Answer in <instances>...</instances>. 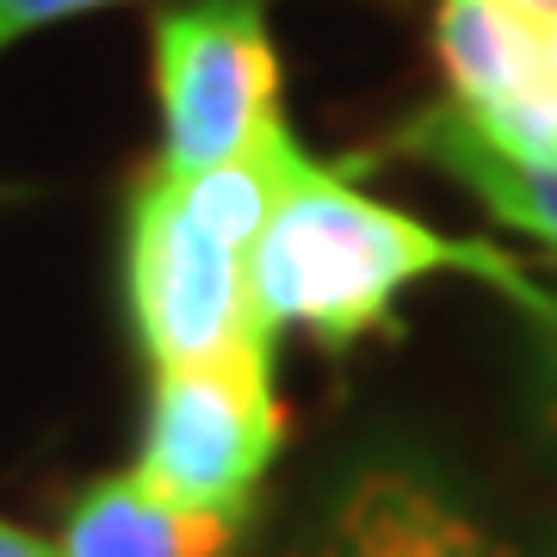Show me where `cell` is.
Wrapping results in <instances>:
<instances>
[{"mask_svg": "<svg viewBox=\"0 0 557 557\" xmlns=\"http://www.w3.org/2000/svg\"><path fill=\"white\" fill-rule=\"evenodd\" d=\"M434 273L483 278L515 310H533L545 298V285L508 248L440 236L434 223L409 218L372 193H354L347 180L317 168L310 156L292 161V174L248 248L255 322L273 341L298 329L329 354L391 329L397 298Z\"/></svg>", "mask_w": 557, "mask_h": 557, "instance_id": "obj_1", "label": "cell"}, {"mask_svg": "<svg viewBox=\"0 0 557 557\" xmlns=\"http://www.w3.org/2000/svg\"><path fill=\"white\" fill-rule=\"evenodd\" d=\"M298 156V137L278 119L248 156L223 168L205 174L149 168L137 180L124 223V298L156 372L205 366L242 347L273 354V335L255 322L248 298V248Z\"/></svg>", "mask_w": 557, "mask_h": 557, "instance_id": "obj_2", "label": "cell"}, {"mask_svg": "<svg viewBox=\"0 0 557 557\" xmlns=\"http://www.w3.org/2000/svg\"><path fill=\"white\" fill-rule=\"evenodd\" d=\"M278 440H285V416L273 397L267 347H242L205 366H161L149 384L131 478L161 502L248 520L278 458Z\"/></svg>", "mask_w": 557, "mask_h": 557, "instance_id": "obj_3", "label": "cell"}, {"mask_svg": "<svg viewBox=\"0 0 557 557\" xmlns=\"http://www.w3.org/2000/svg\"><path fill=\"white\" fill-rule=\"evenodd\" d=\"M156 100L168 174L248 156L278 124V57L255 0H193L156 20Z\"/></svg>", "mask_w": 557, "mask_h": 557, "instance_id": "obj_4", "label": "cell"}, {"mask_svg": "<svg viewBox=\"0 0 557 557\" xmlns=\"http://www.w3.org/2000/svg\"><path fill=\"white\" fill-rule=\"evenodd\" d=\"M434 50L446 100L471 119L490 149L557 174V69L545 20L515 0H440Z\"/></svg>", "mask_w": 557, "mask_h": 557, "instance_id": "obj_5", "label": "cell"}, {"mask_svg": "<svg viewBox=\"0 0 557 557\" xmlns=\"http://www.w3.org/2000/svg\"><path fill=\"white\" fill-rule=\"evenodd\" d=\"M304 557H515L434 458L372 453L341 478Z\"/></svg>", "mask_w": 557, "mask_h": 557, "instance_id": "obj_6", "label": "cell"}, {"mask_svg": "<svg viewBox=\"0 0 557 557\" xmlns=\"http://www.w3.org/2000/svg\"><path fill=\"white\" fill-rule=\"evenodd\" d=\"M242 515L180 508L124 478H94L62 515V557H236Z\"/></svg>", "mask_w": 557, "mask_h": 557, "instance_id": "obj_7", "label": "cell"}, {"mask_svg": "<svg viewBox=\"0 0 557 557\" xmlns=\"http://www.w3.org/2000/svg\"><path fill=\"white\" fill-rule=\"evenodd\" d=\"M391 149L428 161L440 174H453L496 223H508V230L533 236L539 248L557 255V174L552 168L508 161L502 149H490L453 100H434V106H421L416 119H403L391 131Z\"/></svg>", "mask_w": 557, "mask_h": 557, "instance_id": "obj_8", "label": "cell"}, {"mask_svg": "<svg viewBox=\"0 0 557 557\" xmlns=\"http://www.w3.org/2000/svg\"><path fill=\"white\" fill-rule=\"evenodd\" d=\"M527 329H533V391H539V416H545V434L557 446V292L545 285V298L533 310H520Z\"/></svg>", "mask_w": 557, "mask_h": 557, "instance_id": "obj_9", "label": "cell"}, {"mask_svg": "<svg viewBox=\"0 0 557 557\" xmlns=\"http://www.w3.org/2000/svg\"><path fill=\"white\" fill-rule=\"evenodd\" d=\"M100 7H119V0H0V50H13L20 38H32V32H44L57 20L100 13Z\"/></svg>", "mask_w": 557, "mask_h": 557, "instance_id": "obj_10", "label": "cell"}, {"mask_svg": "<svg viewBox=\"0 0 557 557\" xmlns=\"http://www.w3.org/2000/svg\"><path fill=\"white\" fill-rule=\"evenodd\" d=\"M0 557H62V552L44 545V539H32L25 527H13V520H0Z\"/></svg>", "mask_w": 557, "mask_h": 557, "instance_id": "obj_11", "label": "cell"}, {"mask_svg": "<svg viewBox=\"0 0 557 557\" xmlns=\"http://www.w3.org/2000/svg\"><path fill=\"white\" fill-rule=\"evenodd\" d=\"M515 7L520 13H533V20H545V25L557 20V0H515Z\"/></svg>", "mask_w": 557, "mask_h": 557, "instance_id": "obj_12", "label": "cell"}, {"mask_svg": "<svg viewBox=\"0 0 557 557\" xmlns=\"http://www.w3.org/2000/svg\"><path fill=\"white\" fill-rule=\"evenodd\" d=\"M545 38H552V69H557V20L545 25Z\"/></svg>", "mask_w": 557, "mask_h": 557, "instance_id": "obj_13", "label": "cell"}]
</instances>
